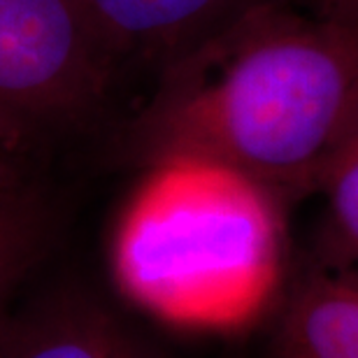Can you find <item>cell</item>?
Masks as SVG:
<instances>
[{
	"mask_svg": "<svg viewBox=\"0 0 358 358\" xmlns=\"http://www.w3.org/2000/svg\"><path fill=\"white\" fill-rule=\"evenodd\" d=\"M358 128V26L261 5L149 84L119 149L152 168L200 159L249 177L289 207L314 196Z\"/></svg>",
	"mask_w": 358,
	"mask_h": 358,
	"instance_id": "obj_1",
	"label": "cell"
},
{
	"mask_svg": "<svg viewBox=\"0 0 358 358\" xmlns=\"http://www.w3.org/2000/svg\"><path fill=\"white\" fill-rule=\"evenodd\" d=\"M135 200L119 238L126 291L156 317L203 331L247 326L286 291V207L249 177L170 159Z\"/></svg>",
	"mask_w": 358,
	"mask_h": 358,
	"instance_id": "obj_2",
	"label": "cell"
},
{
	"mask_svg": "<svg viewBox=\"0 0 358 358\" xmlns=\"http://www.w3.org/2000/svg\"><path fill=\"white\" fill-rule=\"evenodd\" d=\"M119 80L73 0H0V135L31 149L89 124Z\"/></svg>",
	"mask_w": 358,
	"mask_h": 358,
	"instance_id": "obj_3",
	"label": "cell"
},
{
	"mask_svg": "<svg viewBox=\"0 0 358 358\" xmlns=\"http://www.w3.org/2000/svg\"><path fill=\"white\" fill-rule=\"evenodd\" d=\"M119 77L152 84L179 59L261 5L284 0H73Z\"/></svg>",
	"mask_w": 358,
	"mask_h": 358,
	"instance_id": "obj_4",
	"label": "cell"
},
{
	"mask_svg": "<svg viewBox=\"0 0 358 358\" xmlns=\"http://www.w3.org/2000/svg\"><path fill=\"white\" fill-rule=\"evenodd\" d=\"M0 358H161L114 310L84 291L12 307L0 321Z\"/></svg>",
	"mask_w": 358,
	"mask_h": 358,
	"instance_id": "obj_5",
	"label": "cell"
},
{
	"mask_svg": "<svg viewBox=\"0 0 358 358\" xmlns=\"http://www.w3.org/2000/svg\"><path fill=\"white\" fill-rule=\"evenodd\" d=\"M270 358H358V272L328 268L286 286Z\"/></svg>",
	"mask_w": 358,
	"mask_h": 358,
	"instance_id": "obj_6",
	"label": "cell"
},
{
	"mask_svg": "<svg viewBox=\"0 0 358 358\" xmlns=\"http://www.w3.org/2000/svg\"><path fill=\"white\" fill-rule=\"evenodd\" d=\"M52 231V207L24 168L0 163V321L12 310L19 284L40 259Z\"/></svg>",
	"mask_w": 358,
	"mask_h": 358,
	"instance_id": "obj_7",
	"label": "cell"
},
{
	"mask_svg": "<svg viewBox=\"0 0 358 358\" xmlns=\"http://www.w3.org/2000/svg\"><path fill=\"white\" fill-rule=\"evenodd\" d=\"M314 196L324 200L326 235L335 268L358 272V128L333 159Z\"/></svg>",
	"mask_w": 358,
	"mask_h": 358,
	"instance_id": "obj_8",
	"label": "cell"
},
{
	"mask_svg": "<svg viewBox=\"0 0 358 358\" xmlns=\"http://www.w3.org/2000/svg\"><path fill=\"white\" fill-rule=\"evenodd\" d=\"M314 10L335 21L358 26V0H317Z\"/></svg>",
	"mask_w": 358,
	"mask_h": 358,
	"instance_id": "obj_9",
	"label": "cell"
},
{
	"mask_svg": "<svg viewBox=\"0 0 358 358\" xmlns=\"http://www.w3.org/2000/svg\"><path fill=\"white\" fill-rule=\"evenodd\" d=\"M26 152H28V149L19 147L17 142H12L10 138L0 135V163H3V161H12V159H24Z\"/></svg>",
	"mask_w": 358,
	"mask_h": 358,
	"instance_id": "obj_10",
	"label": "cell"
}]
</instances>
